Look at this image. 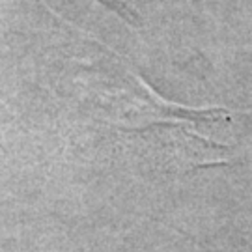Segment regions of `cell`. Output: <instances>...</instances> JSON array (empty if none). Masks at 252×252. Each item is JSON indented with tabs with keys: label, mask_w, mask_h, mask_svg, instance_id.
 <instances>
[{
	"label": "cell",
	"mask_w": 252,
	"mask_h": 252,
	"mask_svg": "<svg viewBox=\"0 0 252 252\" xmlns=\"http://www.w3.org/2000/svg\"><path fill=\"white\" fill-rule=\"evenodd\" d=\"M136 95L131 99V105L122 116L118 118L120 129L129 131V133H138L152 129L153 126H164V127H181L185 133H192L200 142L207 144L204 136L196 133V126L222 118V110H192V108H183L178 105H170L164 99H161L152 88L140 79V92H135Z\"/></svg>",
	"instance_id": "1"
}]
</instances>
